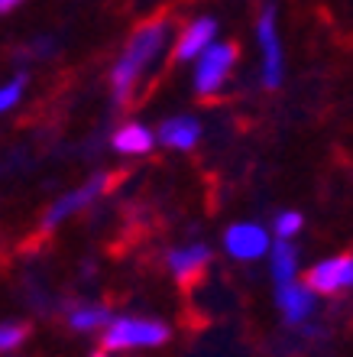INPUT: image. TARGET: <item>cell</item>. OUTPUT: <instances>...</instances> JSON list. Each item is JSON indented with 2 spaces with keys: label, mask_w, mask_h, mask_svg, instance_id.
Instances as JSON below:
<instances>
[{
  "label": "cell",
  "mask_w": 353,
  "mask_h": 357,
  "mask_svg": "<svg viewBox=\"0 0 353 357\" xmlns=\"http://www.w3.org/2000/svg\"><path fill=\"white\" fill-rule=\"evenodd\" d=\"M207 257H211V250H207L205 244H191V247H185V250H172V254H168V266H172L178 282L191 286V282H198L201 270L207 266Z\"/></svg>",
  "instance_id": "9"
},
{
  "label": "cell",
  "mask_w": 353,
  "mask_h": 357,
  "mask_svg": "<svg viewBox=\"0 0 353 357\" xmlns=\"http://www.w3.org/2000/svg\"><path fill=\"white\" fill-rule=\"evenodd\" d=\"M237 62V49L227 46H211L198 62V75H195V91L198 94H214L223 85V78L230 72V66Z\"/></svg>",
  "instance_id": "3"
},
{
  "label": "cell",
  "mask_w": 353,
  "mask_h": 357,
  "mask_svg": "<svg viewBox=\"0 0 353 357\" xmlns=\"http://www.w3.org/2000/svg\"><path fill=\"white\" fill-rule=\"evenodd\" d=\"M23 88H26V75H17L7 88H3V91H0V111H10V107H13V104L19 101Z\"/></svg>",
  "instance_id": "15"
},
{
  "label": "cell",
  "mask_w": 353,
  "mask_h": 357,
  "mask_svg": "<svg viewBox=\"0 0 353 357\" xmlns=\"http://www.w3.org/2000/svg\"><path fill=\"white\" fill-rule=\"evenodd\" d=\"M17 3H19V0H0V10H3V13H10Z\"/></svg>",
  "instance_id": "18"
},
{
  "label": "cell",
  "mask_w": 353,
  "mask_h": 357,
  "mask_svg": "<svg viewBox=\"0 0 353 357\" xmlns=\"http://www.w3.org/2000/svg\"><path fill=\"white\" fill-rule=\"evenodd\" d=\"M111 185V176H94L88 185H81V188H74V192H68V195H62L52 205V211L46 215V221H42V227H56L62 218H68V215H74V211H81L84 205H91L94 198L101 195L104 188Z\"/></svg>",
  "instance_id": "6"
},
{
  "label": "cell",
  "mask_w": 353,
  "mask_h": 357,
  "mask_svg": "<svg viewBox=\"0 0 353 357\" xmlns=\"http://www.w3.org/2000/svg\"><path fill=\"white\" fill-rule=\"evenodd\" d=\"M214 33H217V23H214V20H207V17L195 20V23L182 33V39H178L175 59L178 62H188V59H195V56H205L207 49H211Z\"/></svg>",
  "instance_id": "10"
},
{
  "label": "cell",
  "mask_w": 353,
  "mask_h": 357,
  "mask_svg": "<svg viewBox=\"0 0 353 357\" xmlns=\"http://www.w3.org/2000/svg\"><path fill=\"white\" fill-rule=\"evenodd\" d=\"M113 146L120 153H149L152 133L146 127H140V123H127V127H120V130L113 133Z\"/></svg>",
  "instance_id": "12"
},
{
  "label": "cell",
  "mask_w": 353,
  "mask_h": 357,
  "mask_svg": "<svg viewBox=\"0 0 353 357\" xmlns=\"http://www.w3.org/2000/svg\"><path fill=\"white\" fill-rule=\"evenodd\" d=\"M295 266H298V257H295V247L288 244V241H279V244L272 247V276L276 282H292L295 280Z\"/></svg>",
  "instance_id": "13"
},
{
  "label": "cell",
  "mask_w": 353,
  "mask_h": 357,
  "mask_svg": "<svg viewBox=\"0 0 353 357\" xmlns=\"http://www.w3.org/2000/svg\"><path fill=\"white\" fill-rule=\"evenodd\" d=\"M308 289L315 292H331L337 289H350L353 286V257L344 254V257H334V260H324V264H317L308 270Z\"/></svg>",
  "instance_id": "5"
},
{
  "label": "cell",
  "mask_w": 353,
  "mask_h": 357,
  "mask_svg": "<svg viewBox=\"0 0 353 357\" xmlns=\"http://www.w3.org/2000/svg\"><path fill=\"white\" fill-rule=\"evenodd\" d=\"M198 137H201V127L191 117H172V121H166L159 127V140L166 146H175V150H191L198 143Z\"/></svg>",
  "instance_id": "11"
},
{
  "label": "cell",
  "mask_w": 353,
  "mask_h": 357,
  "mask_svg": "<svg viewBox=\"0 0 353 357\" xmlns=\"http://www.w3.org/2000/svg\"><path fill=\"white\" fill-rule=\"evenodd\" d=\"M168 341V328L162 321L152 319H117L107 325L104 335V348L123 351V348H156Z\"/></svg>",
  "instance_id": "2"
},
{
  "label": "cell",
  "mask_w": 353,
  "mask_h": 357,
  "mask_svg": "<svg viewBox=\"0 0 353 357\" xmlns=\"http://www.w3.org/2000/svg\"><path fill=\"white\" fill-rule=\"evenodd\" d=\"M276 302H279L285 321L298 325V321H305L308 315H311V309H315V289L298 286V282H282L279 289H276Z\"/></svg>",
  "instance_id": "8"
},
{
  "label": "cell",
  "mask_w": 353,
  "mask_h": 357,
  "mask_svg": "<svg viewBox=\"0 0 353 357\" xmlns=\"http://www.w3.org/2000/svg\"><path fill=\"white\" fill-rule=\"evenodd\" d=\"M223 247L237 260H256V257L269 250V237H266V231L260 225H233L223 234Z\"/></svg>",
  "instance_id": "7"
},
{
  "label": "cell",
  "mask_w": 353,
  "mask_h": 357,
  "mask_svg": "<svg viewBox=\"0 0 353 357\" xmlns=\"http://www.w3.org/2000/svg\"><path fill=\"white\" fill-rule=\"evenodd\" d=\"M298 227H301V215H295V211H285V215L276 218V234H279L282 241L298 234Z\"/></svg>",
  "instance_id": "16"
},
{
  "label": "cell",
  "mask_w": 353,
  "mask_h": 357,
  "mask_svg": "<svg viewBox=\"0 0 353 357\" xmlns=\"http://www.w3.org/2000/svg\"><path fill=\"white\" fill-rule=\"evenodd\" d=\"M166 36H168V23L166 20H149L143 23L136 33L130 36L127 49H123V56L117 59V66L111 72V88H113V98L120 104L130 101L133 94V85L143 78L149 66H152V59L159 56V49L166 46Z\"/></svg>",
  "instance_id": "1"
},
{
  "label": "cell",
  "mask_w": 353,
  "mask_h": 357,
  "mask_svg": "<svg viewBox=\"0 0 353 357\" xmlns=\"http://www.w3.org/2000/svg\"><path fill=\"white\" fill-rule=\"evenodd\" d=\"M23 335H26V328H23V325H3V331H0V348H3V351L17 348L19 341H23Z\"/></svg>",
  "instance_id": "17"
},
{
  "label": "cell",
  "mask_w": 353,
  "mask_h": 357,
  "mask_svg": "<svg viewBox=\"0 0 353 357\" xmlns=\"http://www.w3.org/2000/svg\"><path fill=\"white\" fill-rule=\"evenodd\" d=\"M256 36H260V49H262V82H266V88H276L282 82V49H279V33H276L272 7L262 10Z\"/></svg>",
  "instance_id": "4"
},
{
  "label": "cell",
  "mask_w": 353,
  "mask_h": 357,
  "mask_svg": "<svg viewBox=\"0 0 353 357\" xmlns=\"http://www.w3.org/2000/svg\"><path fill=\"white\" fill-rule=\"evenodd\" d=\"M94 357H107V354H94Z\"/></svg>",
  "instance_id": "19"
},
{
  "label": "cell",
  "mask_w": 353,
  "mask_h": 357,
  "mask_svg": "<svg viewBox=\"0 0 353 357\" xmlns=\"http://www.w3.org/2000/svg\"><path fill=\"white\" fill-rule=\"evenodd\" d=\"M68 325H72L74 331H94V328H101V325H107V309H101V305L74 309L72 315H68Z\"/></svg>",
  "instance_id": "14"
}]
</instances>
